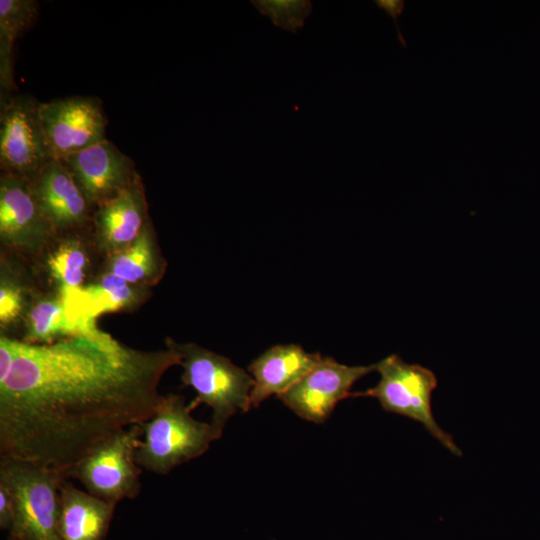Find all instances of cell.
<instances>
[{"label": "cell", "mask_w": 540, "mask_h": 540, "mask_svg": "<svg viewBox=\"0 0 540 540\" xmlns=\"http://www.w3.org/2000/svg\"><path fill=\"white\" fill-rule=\"evenodd\" d=\"M180 362L171 347L139 350L99 328L51 344L0 334V457L66 476L98 444L150 419L162 377Z\"/></svg>", "instance_id": "cell-1"}, {"label": "cell", "mask_w": 540, "mask_h": 540, "mask_svg": "<svg viewBox=\"0 0 540 540\" xmlns=\"http://www.w3.org/2000/svg\"><path fill=\"white\" fill-rule=\"evenodd\" d=\"M184 396L162 395L153 416L142 422L136 462L151 473L166 475L203 455L222 436L211 423L194 419Z\"/></svg>", "instance_id": "cell-2"}, {"label": "cell", "mask_w": 540, "mask_h": 540, "mask_svg": "<svg viewBox=\"0 0 540 540\" xmlns=\"http://www.w3.org/2000/svg\"><path fill=\"white\" fill-rule=\"evenodd\" d=\"M165 345L180 356L181 376L184 386L196 392L189 407L194 410L201 404L212 409L211 424L220 432L237 412H247L254 380L244 369L229 358L195 343H179L172 338Z\"/></svg>", "instance_id": "cell-3"}, {"label": "cell", "mask_w": 540, "mask_h": 540, "mask_svg": "<svg viewBox=\"0 0 540 540\" xmlns=\"http://www.w3.org/2000/svg\"><path fill=\"white\" fill-rule=\"evenodd\" d=\"M66 479L41 465L0 457V482L9 488L14 501L10 540H62L60 491Z\"/></svg>", "instance_id": "cell-4"}, {"label": "cell", "mask_w": 540, "mask_h": 540, "mask_svg": "<svg viewBox=\"0 0 540 540\" xmlns=\"http://www.w3.org/2000/svg\"><path fill=\"white\" fill-rule=\"evenodd\" d=\"M379 382L365 391L353 392L350 397H373L381 407L391 413L410 418L424 428L452 454L462 451L453 437L436 422L432 411V394L437 387L433 371L419 364H410L396 354L377 363Z\"/></svg>", "instance_id": "cell-5"}, {"label": "cell", "mask_w": 540, "mask_h": 540, "mask_svg": "<svg viewBox=\"0 0 540 540\" xmlns=\"http://www.w3.org/2000/svg\"><path fill=\"white\" fill-rule=\"evenodd\" d=\"M142 437L140 424L114 434L79 459L68 470L67 478L79 481L88 493L108 502L136 498L142 473L136 451Z\"/></svg>", "instance_id": "cell-6"}, {"label": "cell", "mask_w": 540, "mask_h": 540, "mask_svg": "<svg viewBox=\"0 0 540 540\" xmlns=\"http://www.w3.org/2000/svg\"><path fill=\"white\" fill-rule=\"evenodd\" d=\"M40 103L29 95L1 97L2 172L32 181L54 160L40 116Z\"/></svg>", "instance_id": "cell-7"}, {"label": "cell", "mask_w": 540, "mask_h": 540, "mask_svg": "<svg viewBox=\"0 0 540 540\" xmlns=\"http://www.w3.org/2000/svg\"><path fill=\"white\" fill-rule=\"evenodd\" d=\"M57 237L35 197L31 181L1 172L2 247L11 254L36 259Z\"/></svg>", "instance_id": "cell-8"}, {"label": "cell", "mask_w": 540, "mask_h": 540, "mask_svg": "<svg viewBox=\"0 0 540 540\" xmlns=\"http://www.w3.org/2000/svg\"><path fill=\"white\" fill-rule=\"evenodd\" d=\"M40 116L54 159L62 160L106 140L101 101L69 96L40 103Z\"/></svg>", "instance_id": "cell-9"}, {"label": "cell", "mask_w": 540, "mask_h": 540, "mask_svg": "<svg viewBox=\"0 0 540 540\" xmlns=\"http://www.w3.org/2000/svg\"><path fill=\"white\" fill-rule=\"evenodd\" d=\"M376 369L377 363L348 366L332 357L322 356L294 386L278 398L300 418L323 423L340 401L350 397L353 385Z\"/></svg>", "instance_id": "cell-10"}, {"label": "cell", "mask_w": 540, "mask_h": 540, "mask_svg": "<svg viewBox=\"0 0 540 540\" xmlns=\"http://www.w3.org/2000/svg\"><path fill=\"white\" fill-rule=\"evenodd\" d=\"M60 161L92 212L118 195L138 174L132 159L107 139Z\"/></svg>", "instance_id": "cell-11"}, {"label": "cell", "mask_w": 540, "mask_h": 540, "mask_svg": "<svg viewBox=\"0 0 540 540\" xmlns=\"http://www.w3.org/2000/svg\"><path fill=\"white\" fill-rule=\"evenodd\" d=\"M148 219L144 185L137 174L124 190L93 212L91 234L98 253L106 258L129 246Z\"/></svg>", "instance_id": "cell-12"}, {"label": "cell", "mask_w": 540, "mask_h": 540, "mask_svg": "<svg viewBox=\"0 0 540 540\" xmlns=\"http://www.w3.org/2000/svg\"><path fill=\"white\" fill-rule=\"evenodd\" d=\"M31 183L43 213L58 236L91 230L93 212L60 160L49 162Z\"/></svg>", "instance_id": "cell-13"}, {"label": "cell", "mask_w": 540, "mask_h": 540, "mask_svg": "<svg viewBox=\"0 0 540 540\" xmlns=\"http://www.w3.org/2000/svg\"><path fill=\"white\" fill-rule=\"evenodd\" d=\"M91 230L59 235L35 259L41 275L65 303L94 276Z\"/></svg>", "instance_id": "cell-14"}, {"label": "cell", "mask_w": 540, "mask_h": 540, "mask_svg": "<svg viewBox=\"0 0 540 540\" xmlns=\"http://www.w3.org/2000/svg\"><path fill=\"white\" fill-rule=\"evenodd\" d=\"M297 344L274 345L248 366L254 380L250 394L251 408H257L272 395L278 397L294 386L320 359Z\"/></svg>", "instance_id": "cell-15"}, {"label": "cell", "mask_w": 540, "mask_h": 540, "mask_svg": "<svg viewBox=\"0 0 540 540\" xmlns=\"http://www.w3.org/2000/svg\"><path fill=\"white\" fill-rule=\"evenodd\" d=\"M150 288L131 284L100 270L67 302L68 312L81 319L96 322L105 313L131 312L147 299Z\"/></svg>", "instance_id": "cell-16"}, {"label": "cell", "mask_w": 540, "mask_h": 540, "mask_svg": "<svg viewBox=\"0 0 540 540\" xmlns=\"http://www.w3.org/2000/svg\"><path fill=\"white\" fill-rule=\"evenodd\" d=\"M59 532L62 540H104L116 508L78 489L66 479L60 491Z\"/></svg>", "instance_id": "cell-17"}, {"label": "cell", "mask_w": 540, "mask_h": 540, "mask_svg": "<svg viewBox=\"0 0 540 540\" xmlns=\"http://www.w3.org/2000/svg\"><path fill=\"white\" fill-rule=\"evenodd\" d=\"M97 328L96 322L72 316L58 293L37 291L25 316L20 340L32 344H51L90 333Z\"/></svg>", "instance_id": "cell-18"}, {"label": "cell", "mask_w": 540, "mask_h": 540, "mask_svg": "<svg viewBox=\"0 0 540 540\" xmlns=\"http://www.w3.org/2000/svg\"><path fill=\"white\" fill-rule=\"evenodd\" d=\"M166 266L149 218L129 246L104 258L102 271L131 284L150 288L163 278Z\"/></svg>", "instance_id": "cell-19"}, {"label": "cell", "mask_w": 540, "mask_h": 540, "mask_svg": "<svg viewBox=\"0 0 540 540\" xmlns=\"http://www.w3.org/2000/svg\"><path fill=\"white\" fill-rule=\"evenodd\" d=\"M37 290L29 281L21 264L8 254H1L0 263V328L1 334L23 328L27 311Z\"/></svg>", "instance_id": "cell-20"}, {"label": "cell", "mask_w": 540, "mask_h": 540, "mask_svg": "<svg viewBox=\"0 0 540 540\" xmlns=\"http://www.w3.org/2000/svg\"><path fill=\"white\" fill-rule=\"evenodd\" d=\"M251 4L269 17L276 27L295 34L304 26L313 9L308 0H252Z\"/></svg>", "instance_id": "cell-21"}, {"label": "cell", "mask_w": 540, "mask_h": 540, "mask_svg": "<svg viewBox=\"0 0 540 540\" xmlns=\"http://www.w3.org/2000/svg\"><path fill=\"white\" fill-rule=\"evenodd\" d=\"M38 13L34 0L0 1V40L14 44L20 33L27 29Z\"/></svg>", "instance_id": "cell-22"}, {"label": "cell", "mask_w": 540, "mask_h": 540, "mask_svg": "<svg viewBox=\"0 0 540 540\" xmlns=\"http://www.w3.org/2000/svg\"><path fill=\"white\" fill-rule=\"evenodd\" d=\"M14 518V501L9 488L0 482V528L10 529Z\"/></svg>", "instance_id": "cell-23"}, {"label": "cell", "mask_w": 540, "mask_h": 540, "mask_svg": "<svg viewBox=\"0 0 540 540\" xmlns=\"http://www.w3.org/2000/svg\"><path fill=\"white\" fill-rule=\"evenodd\" d=\"M376 6L385 11L386 14L391 17L394 21V24L396 26L397 31V37L398 41L401 43V45L406 48V41L403 37L402 32L400 31L399 24H398V17L402 14L405 3L403 0H376L375 1Z\"/></svg>", "instance_id": "cell-24"}, {"label": "cell", "mask_w": 540, "mask_h": 540, "mask_svg": "<svg viewBox=\"0 0 540 540\" xmlns=\"http://www.w3.org/2000/svg\"><path fill=\"white\" fill-rule=\"evenodd\" d=\"M10 540V539H9Z\"/></svg>", "instance_id": "cell-25"}]
</instances>
